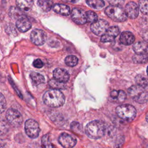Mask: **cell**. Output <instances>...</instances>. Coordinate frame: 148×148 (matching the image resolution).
<instances>
[{"label":"cell","mask_w":148,"mask_h":148,"mask_svg":"<svg viewBox=\"0 0 148 148\" xmlns=\"http://www.w3.org/2000/svg\"><path fill=\"white\" fill-rule=\"evenodd\" d=\"M139 9L143 14L148 15V1H140L139 2Z\"/></svg>","instance_id":"f546056e"},{"label":"cell","mask_w":148,"mask_h":148,"mask_svg":"<svg viewBox=\"0 0 148 148\" xmlns=\"http://www.w3.org/2000/svg\"><path fill=\"white\" fill-rule=\"evenodd\" d=\"M143 39L146 41V42H148V30H146V31H145L143 34Z\"/></svg>","instance_id":"d590c367"},{"label":"cell","mask_w":148,"mask_h":148,"mask_svg":"<svg viewBox=\"0 0 148 148\" xmlns=\"http://www.w3.org/2000/svg\"><path fill=\"white\" fill-rule=\"evenodd\" d=\"M53 9L56 13L63 16H68L71 13L70 8L66 5L56 3L53 5Z\"/></svg>","instance_id":"ac0fdd59"},{"label":"cell","mask_w":148,"mask_h":148,"mask_svg":"<svg viewBox=\"0 0 148 148\" xmlns=\"http://www.w3.org/2000/svg\"><path fill=\"white\" fill-rule=\"evenodd\" d=\"M86 15L87 22L92 24L98 20V16L97 14L93 11L88 10L87 12H86Z\"/></svg>","instance_id":"f1b7e54d"},{"label":"cell","mask_w":148,"mask_h":148,"mask_svg":"<svg viewBox=\"0 0 148 148\" xmlns=\"http://www.w3.org/2000/svg\"><path fill=\"white\" fill-rule=\"evenodd\" d=\"M72 20L77 24H84L87 22L86 12L79 8H74L71 12Z\"/></svg>","instance_id":"8fae6325"},{"label":"cell","mask_w":148,"mask_h":148,"mask_svg":"<svg viewBox=\"0 0 148 148\" xmlns=\"http://www.w3.org/2000/svg\"><path fill=\"white\" fill-rule=\"evenodd\" d=\"M37 4L40 9L45 12H49L53 7V3L51 1H44V0H39L37 1Z\"/></svg>","instance_id":"7402d4cb"},{"label":"cell","mask_w":148,"mask_h":148,"mask_svg":"<svg viewBox=\"0 0 148 148\" xmlns=\"http://www.w3.org/2000/svg\"><path fill=\"white\" fill-rule=\"evenodd\" d=\"M9 16L10 18L18 20L20 18L26 17V16L23 13L21 10H20L18 7L11 6L9 9Z\"/></svg>","instance_id":"e0dca14e"},{"label":"cell","mask_w":148,"mask_h":148,"mask_svg":"<svg viewBox=\"0 0 148 148\" xmlns=\"http://www.w3.org/2000/svg\"><path fill=\"white\" fill-rule=\"evenodd\" d=\"M109 23L105 20H98L95 23L91 24L90 29L91 31L98 36H102L109 28Z\"/></svg>","instance_id":"ba28073f"},{"label":"cell","mask_w":148,"mask_h":148,"mask_svg":"<svg viewBox=\"0 0 148 148\" xmlns=\"http://www.w3.org/2000/svg\"><path fill=\"white\" fill-rule=\"evenodd\" d=\"M25 131L31 138L35 139L39 136L40 128L37 121L33 119H28L25 122Z\"/></svg>","instance_id":"52a82bcc"},{"label":"cell","mask_w":148,"mask_h":148,"mask_svg":"<svg viewBox=\"0 0 148 148\" xmlns=\"http://www.w3.org/2000/svg\"><path fill=\"white\" fill-rule=\"evenodd\" d=\"M16 27L17 29L22 32H25L28 31L31 28V23L26 17H24L19 19L16 21Z\"/></svg>","instance_id":"2e32d148"},{"label":"cell","mask_w":148,"mask_h":148,"mask_svg":"<svg viewBox=\"0 0 148 148\" xmlns=\"http://www.w3.org/2000/svg\"><path fill=\"white\" fill-rule=\"evenodd\" d=\"M65 96L62 92L58 90H49L45 92L43 95V101L48 106L58 108L65 103Z\"/></svg>","instance_id":"6da1fadb"},{"label":"cell","mask_w":148,"mask_h":148,"mask_svg":"<svg viewBox=\"0 0 148 148\" xmlns=\"http://www.w3.org/2000/svg\"><path fill=\"white\" fill-rule=\"evenodd\" d=\"M6 118L8 122L14 127L20 126L23 123L22 115L17 110L13 108H10L6 111Z\"/></svg>","instance_id":"8992f818"},{"label":"cell","mask_w":148,"mask_h":148,"mask_svg":"<svg viewBox=\"0 0 148 148\" xmlns=\"http://www.w3.org/2000/svg\"><path fill=\"white\" fill-rule=\"evenodd\" d=\"M147 47V45L146 42L139 41L133 45L132 49L136 54H141L146 53Z\"/></svg>","instance_id":"44dd1931"},{"label":"cell","mask_w":148,"mask_h":148,"mask_svg":"<svg viewBox=\"0 0 148 148\" xmlns=\"http://www.w3.org/2000/svg\"><path fill=\"white\" fill-rule=\"evenodd\" d=\"M116 112L120 119L127 121L133 120L136 114L135 108L130 104H124L118 106L116 109Z\"/></svg>","instance_id":"277c9868"},{"label":"cell","mask_w":148,"mask_h":148,"mask_svg":"<svg viewBox=\"0 0 148 148\" xmlns=\"http://www.w3.org/2000/svg\"><path fill=\"white\" fill-rule=\"evenodd\" d=\"M132 60L136 64L148 63V53H146L141 54H135L132 57Z\"/></svg>","instance_id":"603a6c76"},{"label":"cell","mask_w":148,"mask_h":148,"mask_svg":"<svg viewBox=\"0 0 148 148\" xmlns=\"http://www.w3.org/2000/svg\"><path fill=\"white\" fill-rule=\"evenodd\" d=\"M126 98V94L125 92L123 90H119V95L117 97V100L119 102H123Z\"/></svg>","instance_id":"836d02e7"},{"label":"cell","mask_w":148,"mask_h":148,"mask_svg":"<svg viewBox=\"0 0 148 148\" xmlns=\"http://www.w3.org/2000/svg\"><path fill=\"white\" fill-rule=\"evenodd\" d=\"M33 66L36 68H41L43 66V62L40 59H36L33 61Z\"/></svg>","instance_id":"d6a6232c"},{"label":"cell","mask_w":148,"mask_h":148,"mask_svg":"<svg viewBox=\"0 0 148 148\" xmlns=\"http://www.w3.org/2000/svg\"><path fill=\"white\" fill-rule=\"evenodd\" d=\"M131 97L139 103H143L148 100V92L145 88L138 85H133L128 89Z\"/></svg>","instance_id":"5b68a950"},{"label":"cell","mask_w":148,"mask_h":148,"mask_svg":"<svg viewBox=\"0 0 148 148\" xmlns=\"http://www.w3.org/2000/svg\"><path fill=\"white\" fill-rule=\"evenodd\" d=\"M79 60L77 57L73 55L68 56L65 58V63L69 66H74L78 63Z\"/></svg>","instance_id":"83f0119b"},{"label":"cell","mask_w":148,"mask_h":148,"mask_svg":"<svg viewBox=\"0 0 148 148\" xmlns=\"http://www.w3.org/2000/svg\"><path fill=\"white\" fill-rule=\"evenodd\" d=\"M105 125L104 123L99 120H94L88 123L85 127L86 135L91 139H99L102 138L105 133Z\"/></svg>","instance_id":"7a4b0ae2"},{"label":"cell","mask_w":148,"mask_h":148,"mask_svg":"<svg viewBox=\"0 0 148 148\" xmlns=\"http://www.w3.org/2000/svg\"><path fill=\"white\" fill-rule=\"evenodd\" d=\"M41 146L42 148H54L51 143L49 134L43 135L41 139Z\"/></svg>","instance_id":"4316f807"},{"label":"cell","mask_w":148,"mask_h":148,"mask_svg":"<svg viewBox=\"0 0 148 148\" xmlns=\"http://www.w3.org/2000/svg\"><path fill=\"white\" fill-rule=\"evenodd\" d=\"M146 121L148 122V112L147 113V114H146Z\"/></svg>","instance_id":"8d00e7d4"},{"label":"cell","mask_w":148,"mask_h":148,"mask_svg":"<svg viewBox=\"0 0 148 148\" xmlns=\"http://www.w3.org/2000/svg\"><path fill=\"white\" fill-rule=\"evenodd\" d=\"M117 148H120V147H117Z\"/></svg>","instance_id":"f35d334b"},{"label":"cell","mask_w":148,"mask_h":148,"mask_svg":"<svg viewBox=\"0 0 148 148\" xmlns=\"http://www.w3.org/2000/svg\"><path fill=\"white\" fill-rule=\"evenodd\" d=\"M49 85L54 90H62L66 87L65 83L60 82L54 79H52L49 81Z\"/></svg>","instance_id":"484cf974"},{"label":"cell","mask_w":148,"mask_h":148,"mask_svg":"<svg viewBox=\"0 0 148 148\" xmlns=\"http://www.w3.org/2000/svg\"><path fill=\"white\" fill-rule=\"evenodd\" d=\"M139 7L134 2H129L125 5V12L128 17L134 19L138 17L139 14Z\"/></svg>","instance_id":"5bb4252c"},{"label":"cell","mask_w":148,"mask_h":148,"mask_svg":"<svg viewBox=\"0 0 148 148\" xmlns=\"http://www.w3.org/2000/svg\"><path fill=\"white\" fill-rule=\"evenodd\" d=\"M120 34V29L117 26L114 25L109 27L106 32L101 38L102 42H110L114 40L116 37Z\"/></svg>","instance_id":"7c38bea8"},{"label":"cell","mask_w":148,"mask_h":148,"mask_svg":"<svg viewBox=\"0 0 148 148\" xmlns=\"http://www.w3.org/2000/svg\"><path fill=\"white\" fill-rule=\"evenodd\" d=\"M17 7L22 11L27 12L29 10L33 5V1L31 0H17L16 1Z\"/></svg>","instance_id":"d6986e66"},{"label":"cell","mask_w":148,"mask_h":148,"mask_svg":"<svg viewBox=\"0 0 148 148\" xmlns=\"http://www.w3.org/2000/svg\"><path fill=\"white\" fill-rule=\"evenodd\" d=\"M58 142L64 148H73L76 144L75 138L68 133H62L58 137Z\"/></svg>","instance_id":"9c48e42d"},{"label":"cell","mask_w":148,"mask_h":148,"mask_svg":"<svg viewBox=\"0 0 148 148\" xmlns=\"http://www.w3.org/2000/svg\"><path fill=\"white\" fill-rule=\"evenodd\" d=\"M6 100L5 98H4L3 94L1 93V97H0V110L1 113H2L4 110L6 108Z\"/></svg>","instance_id":"1f68e13d"},{"label":"cell","mask_w":148,"mask_h":148,"mask_svg":"<svg viewBox=\"0 0 148 148\" xmlns=\"http://www.w3.org/2000/svg\"><path fill=\"white\" fill-rule=\"evenodd\" d=\"M53 75L54 79L57 81L65 83L67 82L69 79V73L68 72L62 68H57L53 71Z\"/></svg>","instance_id":"4fadbf2b"},{"label":"cell","mask_w":148,"mask_h":148,"mask_svg":"<svg viewBox=\"0 0 148 148\" xmlns=\"http://www.w3.org/2000/svg\"><path fill=\"white\" fill-rule=\"evenodd\" d=\"M119 95V91H116V90H113L110 92V95L112 98H117Z\"/></svg>","instance_id":"e575fe53"},{"label":"cell","mask_w":148,"mask_h":148,"mask_svg":"<svg viewBox=\"0 0 148 148\" xmlns=\"http://www.w3.org/2000/svg\"><path fill=\"white\" fill-rule=\"evenodd\" d=\"M71 128L72 130L75 133L80 134L82 132V127L81 125L77 122H72L71 124Z\"/></svg>","instance_id":"4dcf8cb0"},{"label":"cell","mask_w":148,"mask_h":148,"mask_svg":"<svg viewBox=\"0 0 148 148\" xmlns=\"http://www.w3.org/2000/svg\"><path fill=\"white\" fill-rule=\"evenodd\" d=\"M86 3L91 8L98 10L102 9L105 5L104 1L102 0H89L86 1Z\"/></svg>","instance_id":"d4e9b609"},{"label":"cell","mask_w":148,"mask_h":148,"mask_svg":"<svg viewBox=\"0 0 148 148\" xmlns=\"http://www.w3.org/2000/svg\"><path fill=\"white\" fill-rule=\"evenodd\" d=\"M105 13L109 18L114 21L123 22L127 18L125 10L120 6L110 5L106 8Z\"/></svg>","instance_id":"3957f363"},{"label":"cell","mask_w":148,"mask_h":148,"mask_svg":"<svg viewBox=\"0 0 148 148\" xmlns=\"http://www.w3.org/2000/svg\"><path fill=\"white\" fill-rule=\"evenodd\" d=\"M135 36L134 34L130 31H124L120 36V42L124 45H130L135 41Z\"/></svg>","instance_id":"9a60e30c"},{"label":"cell","mask_w":148,"mask_h":148,"mask_svg":"<svg viewBox=\"0 0 148 148\" xmlns=\"http://www.w3.org/2000/svg\"><path fill=\"white\" fill-rule=\"evenodd\" d=\"M30 39L31 42L36 45H43L46 40V34L42 29H34L30 35Z\"/></svg>","instance_id":"30bf717a"},{"label":"cell","mask_w":148,"mask_h":148,"mask_svg":"<svg viewBox=\"0 0 148 148\" xmlns=\"http://www.w3.org/2000/svg\"><path fill=\"white\" fill-rule=\"evenodd\" d=\"M147 75H148V66H147Z\"/></svg>","instance_id":"74e56055"},{"label":"cell","mask_w":148,"mask_h":148,"mask_svg":"<svg viewBox=\"0 0 148 148\" xmlns=\"http://www.w3.org/2000/svg\"><path fill=\"white\" fill-rule=\"evenodd\" d=\"M135 80L137 85L142 87V88L146 89L148 87V79L143 75L141 74L136 75Z\"/></svg>","instance_id":"cb8c5ba5"},{"label":"cell","mask_w":148,"mask_h":148,"mask_svg":"<svg viewBox=\"0 0 148 148\" xmlns=\"http://www.w3.org/2000/svg\"><path fill=\"white\" fill-rule=\"evenodd\" d=\"M29 77L34 86H38L45 82L44 76L39 73L32 72L29 75Z\"/></svg>","instance_id":"ffe728a7"}]
</instances>
